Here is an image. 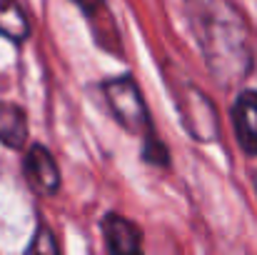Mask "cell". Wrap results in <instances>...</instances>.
Instances as JSON below:
<instances>
[{"label": "cell", "mask_w": 257, "mask_h": 255, "mask_svg": "<svg viewBox=\"0 0 257 255\" xmlns=\"http://www.w3.org/2000/svg\"><path fill=\"white\" fill-rule=\"evenodd\" d=\"M200 45L220 83L242 80L252 68V50L242 18L225 0H197Z\"/></svg>", "instance_id": "1"}, {"label": "cell", "mask_w": 257, "mask_h": 255, "mask_svg": "<svg viewBox=\"0 0 257 255\" xmlns=\"http://www.w3.org/2000/svg\"><path fill=\"white\" fill-rule=\"evenodd\" d=\"M102 93H105L107 108L112 110L115 120H117L127 133H133V135H138V138H143V140L153 133L145 98H143L138 83H135L130 75H120V78L105 80V83H102Z\"/></svg>", "instance_id": "2"}, {"label": "cell", "mask_w": 257, "mask_h": 255, "mask_svg": "<svg viewBox=\"0 0 257 255\" xmlns=\"http://www.w3.org/2000/svg\"><path fill=\"white\" fill-rule=\"evenodd\" d=\"M180 95H182V98H177L180 113H182L180 118H182L185 128L190 130V135L202 143L215 140L220 133V118H217L212 100L205 93H200L195 85H185Z\"/></svg>", "instance_id": "3"}, {"label": "cell", "mask_w": 257, "mask_h": 255, "mask_svg": "<svg viewBox=\"0 0 257 255\" xmlns=\"http://www.w3.org/2000/svg\"><path fill=\"white\" fill-rule=\"evenodd\" d=\"M23 170L28 183L40 193V195H55L60 190V170L55 158L45 145H30V150L23 158Z\"/></svg>", "instance_id": "4"}, {"label": "cell", "mask_w": 257, "mask_h": 255, "mask_svg": "<svg viewBox=\"0 0 257 255\" xmlns=\"http://www.w3.org/2000/svg\"><path fill=\"white\" fill-rule=\"evenodd\" d=\"M232 125L240 148L257 158V90H245L232 105Z\"/></svg>", "instance_id": "5"}, {"label": "cell", "mask_w": 257, "mask_h": 255, "mask_svg": "<svg viewBox=\"0 0 257 255\" xmlns=\"http://www.w3.org/2000/svg\"><path fill=\"white\" fill-rule=\"evenodd\" d=\"M102 238H105V248L110 253H117V255H125V253H140L143 248V233L140 228L117 215V213H107L102 218Z\"/></svg>", "instance_id": "6"}, {"label": "cell", "mask_w": 257, "mask_h": 255, "mask_svg": "<svg viewBox=\"0 0 257 255\" xmlns=\"http://www.w3.org/2000/svg\"><path fill=\"white\" fill-rule=\"evenodd\" d=\"M28 140V115L15 103H0V143L10 150H23Z\"/></svg>", "instance_id": "7"}, {"label": "cell", "mask_w": 257, "mask_h": 255, "mask_svg": "<svg viewBox=\"0 0 257 255\" xmlns=\"http://www.w3.org/2000/svg\"><path fill=\"white\" fill-rule=\"evenodd\" d=\"M0 35L13 43L28 40L30 20L18 0H0Z\"/></svg>", "instance_id": "8"}, {"label": "cell", "mask_w": 257, "mask_h": 255, "mask_svg": "<svg viewBox=\"0 0 257 255\" xmlns=\"http://www.w3.org/2000/svg\"><path fill=\"white\" fill-rule=\"evenodd\" d=\"M73 3L85 13V18L90 20V25H92L97 40H100V35H102V28H100L102 23L110 25V28H115V23H112V18H110V10H107V3H105V0H73Z\"/></svg>", "instance_id": "9"}, {"label": "cell", "mask_w": 257, "mask_h": 255, "mask_svg": "<svg viewBox=\"0 0 257 255\" xmlns=\"http://www.w3.org/2000/svg\"><path fill=\"white\" fill-rule=\"evenodd\" d=\"M58 250H60V245H58V240L53 238V233H50L45 225H40V228L35 230L30 245H28V253H58Z\"/></svg>", "instance_id": "10"}, {"label": "cell", "mask_w": 257, "mask_h": 255, "mask_svg": "<svg viewBox=\"0 0 257 255\" xmlns=\"http://www.w3.org/2000/svg\"><path fill=\"white\" fill-rule=\"evenodd\" d=\"M143 158L153 165H168V148L153 138V133L145 138V148H143Z\"/></svg>", "instance_id": "11"}, {"label": "cell", "mask_w": 257, "mask_h": 255, "mask_svg": "<svg viewBox=\"0 0 257 255\" xmlns=\"http://www.w3.org/2000/svg\"><path fill=\"white\" fill-rule=\"evenodd\" d=\"M255 190H257V175H255Z\"/></svg>", "instance_id": "12"}]
</instances>
